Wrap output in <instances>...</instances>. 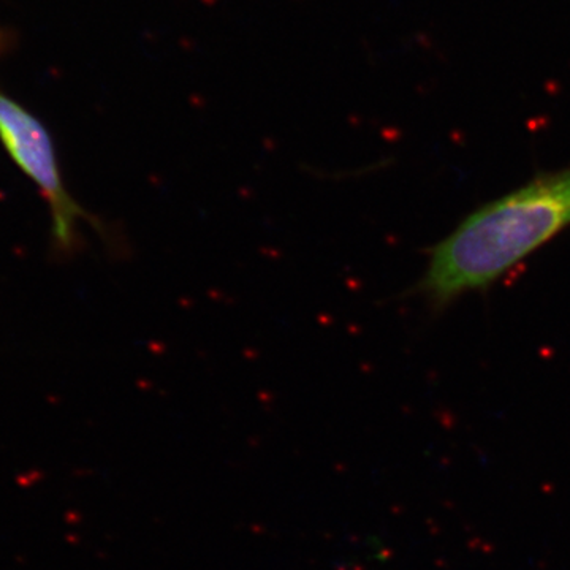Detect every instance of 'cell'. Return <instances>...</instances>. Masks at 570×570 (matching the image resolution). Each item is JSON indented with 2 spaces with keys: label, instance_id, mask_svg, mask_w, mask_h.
Listing matches in <instances>:
<instances>
[{
  "label": "cell",
  "instance_id": "6da1fadb",
  "mask_svg": "<svg viewBox=\"0 0 570 570\" xmlns=\"http://www.w3.org/2000/svg\"><path fill=\"white\" fill-rule=\"evenodd\" d=\"M570 225V168L480 206L431 251L418 292L445 306L485 288Z\"/></svg>",
  "mask_w": 570,
  "mask_h": 570
},
{
  "label": "cell",
  "instance_id": "7a4b0ae2",
  "mask_svg": "<svg viewBox=\"0 0 570 570\" xmlns=\"http://www.w3.org/2000/svg\"><path fill=\"white\" fill-rule=\"evenodd\" d=\"M0 141L18 168L37 185L51 214L54 243L72 249L79 221H91L67 190L51 135L38 119L7 94L0 92Z\"/></svg>",
  "mask_w": 570,
  "mask_h": 570
}]
</instances>
